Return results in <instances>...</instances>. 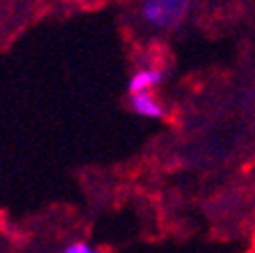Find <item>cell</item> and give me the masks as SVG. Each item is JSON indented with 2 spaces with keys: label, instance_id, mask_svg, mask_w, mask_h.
<instances>
[{
  "label": "cell",
  "instance_id": "obj_1",
  "mask_svg": "<svg viewBox=\"0 0 255 253\" xmlns=\"http://www.w3.org/2000/svg\"><path fill=\"white\" fill-rule=\"evenodd\" d=\"M187 0H145L141 4V17L151 27H172L185 17Z\"/></svg>",
  "mask_w": 255,
  "mask_h": 253
},
{
  "label": "cell",
  "instance_id": "obj_4",
  "mask_svg": "<svg viewBox=\"0 0 255 253\" xmlns=\"http://www.w3.org/2000/svg\"><path fill=\"white\" fill-rule=\"evenodd\" d=\"M60 253H104V251L94 247L92 243H87V241H73V243L62 247Z\"/></svg>",
  "mask_w": 255,
  "mask_h": 253
},
{
  "label": "cell",
  "instance_id": "obj_5",
  "mask_svg": "<svg viewBox=\"0 0 255 253\" xmlns=\"http://www.w3.org/2000/svg\"><path fill=\"white\" fill-rule=\"evenodd\" d=\"M251 253H255V249H253V251H251Z\"/></svg>",
  "mask_w": 255,
  "mask_h": 253
},
{
  "label": "cell",
  "instance_id": "obj_2",
  "mask_svg": "<svg viewBox=\"0 0 255 253\" xmlns=\"http://www.w3.org/2000/svg\"><path fill=\"white\" fill-rule=\"evenodd\" d=\"M129 106L137 117L149 119V121H162L166 119V106H164L154 92H141L129 96Z\"/></svg>",
  "mask_w": 255,
  "mask_h": 253
},
{
  "label": "cell",
  "instance_id": "obj_3",
  "mask_svg": "<svg viewBox=\"0 0 255 253\" xmlns=\"http://www.w3.org/2000/svg\"><path fill=\"white\" fill-rule=\"evenodd\" d=\"M162 83H164V71L160 67H141L129 77L127 90H129V96L141 92H154Z\"/></svg>",
  "mask_w": 255,
  "mask_h": 253
}]
</instances>
